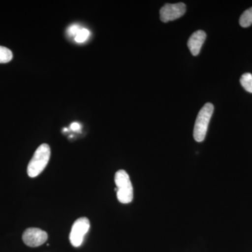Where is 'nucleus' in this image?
<instances>
[{
    "instance_id": "obj_1",
    "label": "nucleus",
    "mask_w": 252,
    "mask_h": 252,
    "mask_svg": "<svg viewBox=\"0 0 252 252\" xmlns=\"http://www.w3.org/2000/svg\"><path fill=\"white\" fill-rule=\"evenodd\" d=\"M51 157V149L49 144H42L36 149L33 157L28 165V175L34 178L40 175L49 163Z\"/></svg>"
},
{
    "instance_id": "obj_2",
    "label": "nucleus",
    "mask_w": 252,
    "mask_h": 252,
    "mask_svg": "<svg viewBox=\"0 0 252 252\" xmlns=\"http://www.w3.org/2000/svg\"><path fill=\"white\" fill-rule=\"evenodd\" d=\"M117 185L118 200L123 204H128L133 200V187L128 174L124 170L116 172L114 177Z\"/></svg>"
},
{
    "instance_id": "obj_3",
    "label": "nucleus",
    "mask_w": 252,
    "mask_h": 252,
    "mask_svg": "<svg viewBox=\"0 0 252 252\" xmlns=\"http://www.w3.org/2000/svg\"><path fill=\"white\" fill-rule=\"evenodd\" d=\"M213 112L214 106L211 103L205 104L199 112L193 130V137L196 142H202L205 140Z\"/></svg>"
},
{
    "instance_id": "obj_4",
    "label": "nucleus",
    "mask_w": 252,
    "mask_h": 252,
    "mask_svg": "<svg viewBox=\"0 0 252 252\" xmlns=\"http://www.w3.org/2000/svg\"><path fill=\"white\" fill-rule=\"evenodd\" d=\"M90 226V220L86 217H81L74 221L69 234V241L73 247L79 248L82 245Z\"/></svg>"
},
{
    "instance_id": "obj_5",
    "label": "nucleus",
    "mask_w": 252,
    "mask_h": 252,
    "mask_svg": "<svg viewBox=\"0 0 252 252\" xmlns=\"http://www.w3.org/2000/svg\"><path fill=\"white\" fill-rule=\"evenodd\" d=\"M24 243L31 248H36L46 243L48 234L46 231L37 228H29L23 234Z\"/></svg>"
},
{
    "instance_id": "obj_6",
    "label": "nucleus",
    "mask_w": 252,
    "mask_h": 252,
    "mask_svg": "<svg viewBox=\"0 0 252 252\" xmlns=\"http://www.w3.org/2000/svg\"><path fill=\"white\" fill-rule=\"evenodd\" d=\"M186 10V5L184 3L165 4L160 10V20L163 23L175 21L184 16Z\"/></svg>"
},
{
    "instance_id": "obj_7",
    "label": "nucleus",
    "mask_w": 252,
    "mask_h": 252,
    "mask_svg": "<svg viewBox=\"0 0 252 252\" xmlns=\"http://www.w3.org/2000/svg\"><path fill=\"white\" fill-rule=\"evenodd\" d=\"M206 36V33L203 31L195 32L190 36L187 45L193 56H198L205 42Z\"/></svg>"
},
{
    "instance_id": "obj_8",
    "label": "nucleus",
    "mask_w": 252,
    "mask_h": 252,
    "mask_svg": "<svg viewBox=\"0 0 252 252\" xmlns=\"http://www.w3.org/2000/svg\"><path fill=\"white\" fill-rule=\"evenodd\" d=\"M240 24L242 27L248 28L252 25V7L245 11L240 18Z\"/></svg>"
},
{
    "instance_id": "obj_9",
    "label": "nucleus",
    "mask_w": 252,
    "mask_h": 252,
    "mask_svg": "<svg viewBox=\"0 0 252 252\" xmlns=\"http://www.w3.org/2000/svg\"><path fill=\"white\" fill-rule=\"evenodd\" d=\"M240 84L244 89L248 92L252 94V74L250 73H245L240 79Z\"/></svg>"
},
{
    "instance_id": "obj_10",
    "label": "nucleus",
    "mask_w": 252,
    "mask_h": 252,
    "mask_svg": "<svg viewBox=\"0 0 252 252\" xmlns=\"http://www.w3.org/2000/svg\"><path fill=\"white\" fill-rule=\"evenodd\" d=\"M13 59L11 50L4 46H0V63H7Z\"/></svg>"
},
{
    "instance_id": "obj_11",
    "label": "nucleus",
    "mask_w": 252,
    "mask_h": 252,
    "mask_svg": "<svg viewBox=\"0 0 252 252\" xmlns=\"http://www.w3.org/2000/svg\"><path fill=\"white\" fill-rule=\"evenodd\" d=\"M89 36H90V31L86 28H81V31L74 38V40L77 43H84L89 39Z\"/></svg>"
},
{
    "instance_id": "obj_12",
    "label": "nucleus",
    "mask_w": 252,
    "mask_h": 252,
    "mask_svg": "<svg viewBox=\"0 0 252 252\" xmlns=\"http://www.w3.org/2000/svg\"><path fill=\"white\" fill-rule=\"evenodd\" d=\"M81 28L79 27L77 25H73V26H71L70 27L68 28L67 33L69 36H76L77 35L79 32L81 31Z\"/></svg>"
},
{
    "instance_id": "obj_13",
    "label": "nucleus",
    "mask_w": 252,
    "mask_h": 252,
    "mask_svg": "<svg viewBox=\"0 0 252 252\" xmlns=\"http://www.w3.org/2000/svg\"><path fill=\"white\" fill-rule=\"evenodd\" d=\"M70 127L72 130L77 131L81 128V126L80 124H79V123L74 122L72 123V124H71Z\"/></svg>"
}]
</instances>
